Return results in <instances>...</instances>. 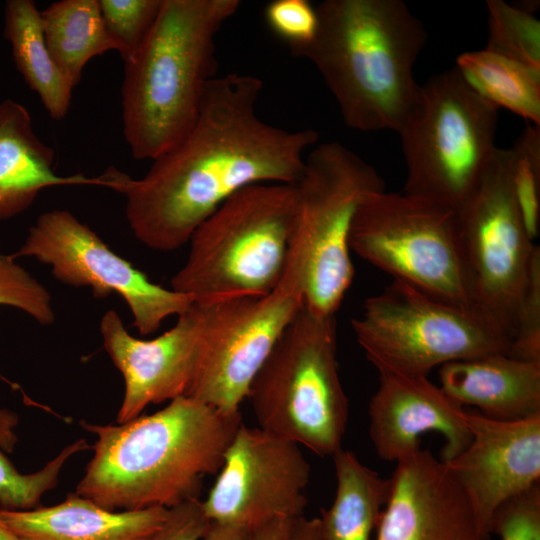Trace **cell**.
Returning a JSON list of instances; mask_svg holds the SVG:
<instances>
[{
	"instance_id": "obj_1",
	"label": "cell",
	"mask_w": 540,
	"mask_h": 540,
	"mask_svg": "<svg viewBox=\"0 0 540 540\" xmlns=\"http://www.w3.org/2000/svg\"><path fill=\"white\" fill-rule=\"evenodd\" d=\"M262 81L229 73L207 84L186 136L156 159L141 179L124 175L126 218L145 246L172 251L241 189L261 183L296 184L313 129L288 130L257 113Z\"/></svg>"
},
{
	"instance_id": "obj_2",
	"label": "cell",
	"mask_w": 540,
	"mask_h": 540,
	"mask_svg": "<svg viewBox=\"0 0 540 540\" xmlns=\"http://www.w3.org/2000/svg\"><path fill=\"white\" fill-rule=\"evenodd\" d=\"M241 424L240 412L186 396L116 425L81 421L97 439L75 493L114 511L171 508L198 498Z\"/></svg>"
},
{
	"instance_id": "obj_3",
	"label": "cell",
	"mask_w": 540,
	"mask_h": 540,
	"mask_svg": "<svg viewBox=\"0 0 540 540\" xmlns=\"http://www.w3.org/2000/svg\"><path fill=\"white\" fill-rule=\"evenodd\" d=\"M316 11L314 39L292 54L316 67L348 127L397 132L420 93L423 24L401 0H325Z\"/></svg>"
},
{
	"instance_id": "obj_4",
	"label": "cell",
	"mask_w": 540,
	"mask_h": 540,
	"mask_svg": "<svg viewBox=\"0 0 540 540\" xmlns=\"http://www.w3.org/2000/svg\"><path fill=\"white\" fill-rule=\"evenodd\" d=\"M239 0H163L138 51L125 62L123 134L133 158L154 160L193 127L216 76V38Z\"/></svg>"
},
{
	"instance_id": "obj_5",
	"label": "cell",
	"mask_w": 540,
	"mask_h": 540,
	"mask_svg": "<svg viewBox=\"0 0 540 540\" xmlns=\"http://www.w3.org/2000/svg\"><path fill=\"white\" fill-rule=\"evenodd\" d=\"M296 186H247L204 220L171 289L194 301L259 297L282 279L296 229Z\"/></svg>"
},
{
	"instance_id": "obj_6",
	"label": "cell",
	"mask_w": 540,
	"mask_h": 540,
	"mask_svg": "<svg viewBox=\"0 0 540 540\" xmlns=\"http://www.w3.org/2000/svg\"><path fill=\"white\" fill-rule=\"evenodd\" d=\"M247 398L258 427L319 456L341 449L349 405L338 371L335 316L304 304L255 375Z\"/></svg>"
},
{
	"instance_id": "obj_7",
	"label": "cell",
	"mask_w": 540,
	"mask_h": 540,
	"mask_svg": "<svg viewBox=\"0 0 540 540\" xmlns=\"http://www.w3.org/2000/svg\"><path fill=\"white\" fill-rule=\"evenodd\" d=\"M497 121L498 109L455 67L431 76L397 131L406 165L404 192L457 211L493 161Z\"/></svg>"
},
{
	"instance_id": "obj_8",
	"label": "cell",
	"mask_w": 540,
	"mask_h": 540,
	"mask_svg": "<svg viewBox=\"0 0 540 540\" xmlns=\"http://www.w3.org/2000/svg\"><path fill=\"white\" fill-rule=\"evenodd\" d=\"M352 328L379 374L427 377L437 366L509 354L510 336L483 312L393 280L369 297Z\"/></svg>"
},
{
	"instance_id": "obj_9",
	"label": "cell",
	"mask_w": 540,
	"mask_h": 540,
	"mask_svg": "<svg viewBox=\"0 0 540 540\" xmlns=\"http://www.w3.org/2000/svg\"><path fill=\"white\" fill-rule=\"evenodd\" d=\"M292 251L303 276L304 304L335 316L351 286L354 267L349 234L357 207L385 190L376 169L337 141L314 147L305 157L299 181Z\"/></svg>"
},
{
	"instance_id": "obj_10",
	"label": "cell",
	"mask_w": 540,
	"mask_h": 540,
	"mask_svg": "<svg viewBox=\"0 0 540 540\" xmlns=\"http://www.w3.org/2000/svg\"><path fill=\"white\" fill-rule=\"evenodd\" d=\"M349 248L393 280L479 310L461 250L457 211L447 204L405 192H374L357 207Z\"/></svg>"
},
{
	"instance_id": "obj_11",
	"label": "cell",
	"mask_w": 540,
	"mask_h": 540,
	"mask_svg": "<svg viewBox=\"0 0 540 540\" xmlns=\"http://www.w3.org/2000/svg\"><path fill=\"white\" fill-rule=\"evenodd\" d=\"M511 159L510 148H497L482 181L457 210V225L475 304L512 341L540 248L528 236L515 201Z\"/></svg>"
},
{
	"instance_id": "obj_12",
	"label": "cell",
	"mask_w": 540,
	"mask_h": 540,
	"mask_svg": "<svg viewBox=\"0 0 540 540\" xmlns=\"http://www.w3.org/2000/svg\"><path fill=\"white\" fill-rule=\"evenodd\" d=\"M12 256L34 257L49 265L60 282L88 287L97 298L120 295L133 316L132 325L142 335L154 333L165 319L178 317L194 302L189 295L150 281L68 210L39 215Z\"/></svg>"
},
{
	"instance_id": "obj_13",
	"label": "cell",
	"mask_w": 540,
	"mask_h": 540,
	"mask_svg": "<svg viewBox=\"0 0 540 540\" xmlns=\"http://www.w3.org/2000/svg\"><path fill=\"white\" fill-rule=\"evenodd\" d=\"M303 305L301 266L291 250L285 273L271 292L222 300L200 371L186 397L238 413L255 375Z\"/></svg>"
},
{
	"instance_id": "obj_14",
	"label": "cell",
	"mask_w": 540,
	"mask_h": 540,
	"mask_svg": "<svg viewBox=\"0 0 540 540\" xmlns=\"http://www.w3.org/2000/svg\"><path fill=\"white\" fill-rule=\"evenodd\" d=\"M311 468L301 446L241 424L202 506L210 522L251 532L272 520H296L307 504Z\"/></svg>"
},
{
	"instance_id": "obj_15",
	"label": "cell",
	"mask_w": 540,
	"mask_h": 540,
	"mask_svg": "<svg viewBox=\"0 0 540 540\" xmlns=\"http://www.w3.org/2000/svg\"><path fill=\"white\" fill-rule=\"evenodd\" d=\"M221 301H194L171 329L150 340L130 335L115 310L104 313L100 320L103 346L124 380L117 423L134 419L150 404L188 395Z\"/></svg>"
},
{
	"instance_id": "obj_16",
	"label": "cell",
	"mask_w": 540,
	"mask_h": 540,
	"mask_svg": "<svg viewBox=\"0 0 540 540\" xmlns=\"http://www.w3.org/2000/svg\"><path fill=\"white\" fill-rule=\"evenodd\" d=\"M465 421L470 443L443 463L468 498L487 540L500 506L539 484L540 415L507 421L465 410Z\"/></svg>"
},
{
	"instance_id": "obj_17",
	"label": "cell",
	"mask_w": 540,
	"mask_h": 540,
	"mask_svg": "<svg viewBox=\"0 0 540 540\" xmlns=\"http://www.w3.org/2000/svg\"><path fill=\"white\" fill-rule=\"evenodd\" d=\"M375 531L376 540H484L465 493L423 449L396 462Z\"/></svg>"
},
{
	"instance_id": "obj_18",
	"label": "cell",
	"mask_w": 540,
	"mask_h": 540,
	"mask_svg": "<svg viewBox=\"0 0 540 540\" xmlns=\"http://www.w3.org/2000/svg\"><path fill=\"white\" fill-rule=\"evenodd\" d=\"M369 407V435L378 456L397 462L420 448L421 435L441 434V461L458 456L470 443L465 409L427 377L381 373Z\"/></svg>"
},
{
	"instance_id": "obj_19",
	"label": "cell",
	"mask_w": 540,
	"mask_h": 540,
	"mask_svg": "<svg viewBox=\"0 0 540 540\" xmlns=\"http://www.w3.org/2000/svg\"><path fill=\"white\" fill-rule=\"evenodd\" d=\"M117 170L99 177L55 172V152L34 132L27 108L19 102H0V221L29 208L43 189L58 185H101L114 189Z\"/></svg>"
},
{
	"instance_id": "obj_20",
	"label": "cell",
	"mask_w": 540,
	"mask_h": 540,
	"mask_svg": "<svg viewBox=\"0 0 540 540\" xmlns=\"http://www.w3.org/2000/svg\"><path fill=\"white\" fill-rule=\"evenodd\" d=\"M440 388L462 406L498 420L540 415V362L498 353L439 367Z\"/></svg>"
},
{
	"instance_id": "obj_21",
	"label": "cell",
	"mask_w": 540,
	"mask_h": 540,
	"mask_svg": "<svg viewBox=\"0 0 540 540\" xmlns=\"http://www.w3.org/2000/svg\"><path fill=\"white\" fill-rule=\"evenodd\" d=\"M167 514L164 507L109 510L73 493L50 507L0 509V520L20 540H146Z\"/></svg>"
},
{
	"instance_id": "obj_22",
	"label": "cell",
	"mask_w": 540,
	"mask_h": 540,
	"mask_svg": "<svg viewBox=\"0 0 540 540\" xmlns=\"http://www.w3.org/2000/svg\"><path fill=\"white\" fill-rule=\"evenodd\" d=\"M336 492L318 518L321 540H370L389 493V479L365 466L343 448L332 456Z\"/></svg>"
},
{
	"instance_id": "obj_23",
	"label": "cell",
	"mask_w": 540,
	"mask_h": 540,
	"mask_svg": "<svg viewBox=\"0 0 540 540\" xmlns=\"http://www.w3.org/2000/svg\"><path fill=\"white\" fill-rule=\"evenodd\" d=\"M3 36L10 43L17 70L38 94L55 120L66 117L73 86L55 63L44 38L40 11L34 1L8 0Z\"/></svg>"
},
{
	"instance_id": "obj_24",
	"label": "cell",
	"mask_w": 540,
	"mask_h": 540,
	"mask_svg": "<svg viewBox=\"0 0 540 540\" xmlns=\"http://www.w3.org/2000/svg\"><path fill=\"white\" fill-rule=\"evenodd\" d=\"M40 15L47 47L73 87L90 59L117 51L105 29L98 0L53 2Z\"/></svg>"
},
{
	"instance_id": "obj_25",
	"label": "cell",
	"mask_w": 540,
	"mask_h": 540,
	"mask_svg": "<svg viewBox=\"0 0 540 540\" xmlns=\"http://www.w3.org/2000/svg\"><path fill=\"white\" fill-rule=\"evenodd\" d=\"M455 68L486 102L540 125V70L482 49L464 52Z\"/></svg>"
},
{
	"instance_id": "obj_26",
	"label": "cell",
	"mask_w": 540,
	"mask_h": 540,
	"mask_svg": "<svg viewBox=\"0 0 540 540\" xmlns=\"http://www.w3.org/2000/svg\"><path fill=\"white\" fill-rule=\"evenodd\" d=\"M485 49L540 70V22L532 12L502 0H488Z\"/></svg>"
},
{
	"instance_id": "obj_27",
	"label": "cell",
	"mask_w": 540,
	"mask_h": 540,
	"mask_svg": "<svg viewBox=\"0 0 540 540\" xmlns=\"http://www.w3.org/2000/svg\"><path fill=\"white\" fill-rule=\"evenodd\" d=\"M89 448L85 439H78L67 445L41 470L30 474L20 473L0 449L1 509L22 511L36 508L41 497L57 485L59 474L68 459Z\"/></svg>"
},
{
	"instance_id": "obj_28",
	"label": "cell",
	"mask_w": 540,
	"mask_h": 540,
	"mask_svg": "<svg viewBox=\"0 0 540 540\" xmlns=\"http://www.w3.org/2000/svg\"><path fill=\"white\" fill-rule=\"evenodd\" d=\"M511 150V180L517 207L532 241L540 229V125L527 123Z\"/></svg>"
},
{
	"instance_id": "obj_29",
	"label": "cell",
	"mask_w": 540,
	"mask_h": 540,
	"mask_svg": "<svg viewBox=\"0 0 540 540\" xmlns=\"http://www.w3.org/2000/svg\"><path fill=\"white\" fill-rule=\"evenodd\" d=\"M105 29L124 62L141 47L163 0H98Z\"/></svg>"
},
{
	"instance_id": "obj_30",
	"label": "cell",
	"mask_w": 540,
	"mask_h": 540,
	"mask_svg": "<svg viewBox=\"0 0 540 540\" xmlns=\"http://www.w3.org/2000/svg\"><path fill=\"white\" fill-rule=\"evenodd\" d=\"M0 305L24 311L43 326L52 325L55 312L47 288L34 278L12 254L0 251Z\"/></svg>"
},
{
	"instance_id": "obj_31",
	"label": "cell",
	"mask_w": 540,
	"mask_h": 540,
	"mask_svg": "<svg viewBox=\"0 0 540 540\" xmlns=\"http://www.w3.org/2000/svg\"><path fill=\"white\" fill-rule=\"evenodd\" d=\"M264 19L290 51L308 45L318 29L316 7L307 0H273L264 9Z\"/></svg>"
},
{
	"instance_id": "obj_32",
	"label": "cell",
	"mask_w": 540,
	"mask_h": 540,
	"mask_svg": "<svg viewBox=\"0 0 540 540\" xmlns=\"http://www.w3.org/2000/svg\"><path fill=\"white\" fill-rule=\"evenodd\" d=\"M500 540H540V486L506 501L496 511L491 534Z\"/></svg>"
},
{
	"instance_id": "obj_33",
	"label": "cell",
	"mask_w": 540,
	"mask_h": 540,
	"mask_svg": "<svg viewBox=\"0 0 540 540\" xmlns=\"http://www.w3.org/2000/svg\"><path fill=\"white\" fill-rule=\"evenodd\" d=\"M509 355L540 362V256L533 264L521 302Z\"/></svg>"
},
{
	"instance_id": "obj_34",
	"label": "cell",
	"mask_w": 540,
	"mask_h": 540,
	"mask_svg": "<svg viewBox=\"0 0 540 540\" xmlns=\"http://www.w3.org/2000/svg\"><path fill=\"white\" fill-rule=\"evenodd\" d=\"M210 525L198 498L168 508L161 526L146 540H201Z\"/></svg>"
},
{
	"instance_id": "obj_35",
	"label": "cell",
	"mask_w": 540,
	"mask_h": 540,
	"mask_svg": "<svg viewBox=\"0 0 540 540\" xmlns=\"http://www.w3.org/2000/svg\"><path fill=\"white\" fill-rule=\"evenodd\" d=\"M294 522L287 518L272 520L252 530L249 540H289Z\"/></svg>"
},
{
	"instance_id": "obj_36",
	"label": "cell",
	"mask_w": 540,
	"mask_h": 540,
	"mask_svg": "<svg viewBox=\"0 0 540 540\" xmlns=\"http://www.w3.org/2000/svg\"><path fill=\"white\" fill-rule=\"evenodd\" d=\"M19 417L16 413L0 408V449L11 453L17 442L15 428L18 425Z\"/></svg>"
},
{
	"instance_id": "obj_37",
	"label": "cell",
	"mask_w": 540,
	"mask_h": 540,
	"mask_svg": "<svg viewBox=\"0 0 540 540\" xmlns=\"http://www.w3.org/2000/svg\"><path fill=\"white\" fill-rule=\"evenodd\" d=\"M249 531L210 522L201 540H249Z\"/></svg>"
},
{
	"instance_id": "obj_38",
	"label": "cell",
	"mask_w": 540,
	"mask_h": 540,
	"mask_svg": "<svg viewBox=\"0 0 540 540\" xmlns=\"http://www.w3.org/2000/svg\"><path fill=\"white\" fill-rule=\"evenodd\" d=\"M289 540H321L318 518L308 519L302 516L295 520Z\"/></svg>"
},
{
	"instance_id": "obj_39",
	"label": "cell",
	"mask_w": 540,
	"mask_h": 540,
	"mask_svg": "<svg viewBox=\"0 0 540 540\" xmlns=\"http://www.w3.org/2000/svg\"><path fill=\"white\" fill-rule=\"evenodd\" d=\"M0 540L20 539L0 520Z\"/></svg>"
}]
</instances>
